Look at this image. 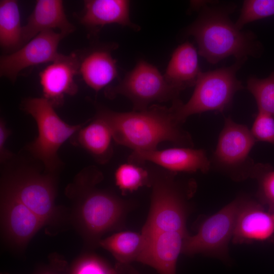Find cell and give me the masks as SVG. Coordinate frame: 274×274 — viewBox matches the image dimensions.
I'll return each mask as SVG.
<instances>
[{
	"instance_id": "cell-1",
	"label": "cell",
	"mask_w": 274,
	"mask_h": 274,
	"mask_svg": "<svg viewBox=\"0 0 274 274\" xmlns=\"http://www.w3.org/2000/svg\"><path fill=\"white\" fill-rule=\"evenodd\" d=\"M103 179L99 168L89 165L80 170L65 189L71 202L69 221L90 249L99 247L104 235L122 228L132 206L112 190L98 188Z\"/></svg>"
},
{
	"instance_id": "cell-2",
	"label": "cell",
	"mask_w": 274,
	"mask_h": 274,
	"mask_svg": "<svg viewBox=\"0 0 274 274\" xmlns=\"http://www.w3.org/2000/svg\"><path fill=\"white\" fill-rule=\"evenodd\" d=\"M96 115L107 122L116 143L132 151L156 150L164 142L179 147L193 146L190 134L181 127L172 106L153 104L144 110L127 112L99 107Z\"/></svg>"
},
{
	"instance_id": "cell-3",
	"label": "cell",
	"mask_w": 274,
	"mask_h": 274,
	"mask_svg": "<svg viewBox=\"0 0 274 274\" xmlns=\"http://www.w3.org/2000/svg\"><path fill=\"white\" fill-rule=\"evenodd\" d=\"M1 165L0 186L12 193L45 225L56 226L69 221V213L55 202L58 175L46 172L31 155L26 158L14 154Z\"/></svg>"
},
{
	"instance_id": "cell-4",
	"label": "cell",
	"mask_w": 274,
	"mask_h": 274,
	"mask_svg": "<svg viewBox=\"0 0 274 274\" xmlns=\"http://www.w3.org/2000/svg\"><path fill=\"white\" fill-rule=\"evenodd\" d=\"M196 20L187 28L198 46V54L216 64L226 57L237 59L256 56L259 47L252 32L238 29L230 19L227 10L201 5Z\"/></svg>"
},
{
	"instance_id": "cell-5",
	"label": "cell",
	"mask_w": 274,
	"mask_h": 274,
	"mask_svg": "<svg viewBox=\"0 0 274 274\" xmlns=\"http://www.w3.org/2000/svg\"><path fill=\"white\" fill-rule=\"evenodd\" d=\"M147 168L151 193L148 218L141 231L145 239L164 231L188 233V200L193 183H183L177 178V173L154 164Z\"/></svg>"
},
{
	"instance_id": "cell-6",
	"label": "cell",
	"mask_w": 274,
	"mask_h": 274,
	"mask_svg": "<svg viewBox=\"0 0 274 274\" xmlns=\"http://www.w3.org/2000/svg\"><path fill=\"white\" fill-rule=\"evenodd\" d=\"M23 107L33 118L38 127L37 137L24 149L42 164L46 172L58 175L63 166L58 155L59 149L87 121L75 125L67 123L44 97L28 98L24 101Z\"/></svg>"
},
{
	"instance_id": "cell-7",
	"label": "cell",
	"mask_w": 274,
	"mask_h": 274,
	"mask_svg": "<svg viewBox=\"0 0 274 274\" xmlns=\"http://www.w3.org/2000/svg\"><path fill=\"white\" fill-rule=\"evenodd\" d=\"M247 58L237 59L228 67L201 72L193 93L186 103L179 99L172 102L176 119L183 124L193 114L210 111H223L231 104L236 92L243 88L236 74Z\"/></svg>"
},
{
	"instance_id": "cell-8",
	"label": "cell",
	"mask_w": 274,
	"mask_h": 274,
	"mask_svg": "<svg viewBox=\"0 0 274 274\" xmlns=\"http://www.w3.org/2000/svg\"><path fill=\"white\" fill-rule=\"evenodd\" d=\"M181 92L155 66L140 60L117 85L105 90V95L110 98L123 95L131 101L133 110L140 111L156 102L177 100Z\"/></svg>"
},
{
	"instance_id": "cell-9",
	"label": "cell",
	"mask_w": 274,
	"mask_h": 274,
	"mask_svg": "<svg viewBox=\"0 0 274 274\" xmlns=\"http://www.w3.org/2000/svg\"><path fill=\"white\" fill-rule=\"evenodd\" d=\"M244 198H237L207 218L197 233L185 239L182 253L186 255L202 254L227 259L228 245L235 227Z\"/></svg>"
},
{
	"instance_id": "cell-10",
	"label": "cell",
	"mask_w": 274,
	"mask_h": 274,
	"mask_svg": "<svg viewBox=\"0 0 274 274\" xmlns=\"http://www.w3.org/2000/svg\"><path fill=\"white\" fill-rule=\"evenodd\" d=\"M0 223L3 241L16 252L24 251L35 235L45 225L37 214L1 186Z\"/></svg>"
},
{
	"instance_id": "cell-11",
	"label": "cell",
	"mask_w": 274,
	"mask_h": 274,
	"mask_svg": "<svg viewBox=\"0 0 274 274\" xmlns=\"http://www.w3.org/2000/svg\"><path fill=\"white\" fill-rule=\"evenodd\" d=\"M66 35L54 30L40 33L18 50L1 56L0 73L15 82L19 73L30 66L50 63L61 54L58 52L61 40Z\"/></svg>"
},
{
	"instance_id": "cell-12",
	"label": "cell",
	"mask_w": 274,
	"mask_h": 274,
	"mask_svg": "<svg viewBox=\"0 0 274 274\" xmlns=\"http://www.w3.org/2000/svg\"><path fill=\"white\" fill-rule=\"evenodd\" d=\"M251 130L246 125L226 118L214 154V161L226 170L233 172L253 165L249 154L256 143Z\"/></svg>"
},
{
	"instance_id": "cell-13",
	"label": "cell",
	"mask_w": 274,
	"mask_h": 274,
	"mask_svg": "<svg viewBox=\"0 0 274 274\" xmlns=\"http://www.w3.org/2000/svg\"><path fill=\"white\" fill-rule=\"evenodd\" d=\"M128 162L141 165L151 162L163 169L178 172H207L210 162L203 150L179 147L164 150L132 151Z\"/></svg>"
},
{
	"instance_id": "cell-14",
	"label": "cell",
	"mask_w": 274,
	"mask_h": 274,
	"mask_svg": "<svg viewBox=\"0 0 274 274\" xmlns=\"http://www.w3.org/2000/svg\"><path fill=\"white\" fill-rule=\"evenodd\" d=\"M79 59L75 53L61 55L48 63L39 74L45 98L54 107L62 104L65 95L78 92L75 77L79 74Z\"/></svg>"
},
{
	"instance_id": "cell-15",
	"label": "cell",
	"mask_w": 274,
	"mask_h": 274,
	"mask_svg": "<svg viewBox=\"0 0 274 274\" xmlns=\"http://www.w3.org/2000/svg\"><path fill=\"white\" fill-rule=\"evenodd\" d=\"M188 233L164 231L145 239L144 249L137 262L155 269L159 274H176L179 255Z\"/></svg>"
},
{
	"instance_id": "cell-16",
	"label": "cell",
	"mask_w": 274,
	"mask_h": 274,
	"mask_svg": "<svg viewBox=\"0 0 274 274\" xmlns=\"http://www.w3.org/2000/svg\"><path fill=\"white\" fill-rule=\"evenodd\" d=\"M58 29L66 35L75 29L60 0H38L23 26V45L41 32Z\"/></svg>"
},
{
	"instance_id": "cell-17",
	"label": "cell",
	"mask_w": 274,
	"mask_h": 274,
	"mask_svg": "<svg viewBox=\"0 0 274 274\" xmlns=\"http://www.w3.org/2000/svg\"><path fill=\"white\" fill-rule=\"evenodd\" d=\"M274 233L272 215L258 203L244 199L236 218L232 236L235 243L264 241Z\"/></svg>"
},
{
	"instance_id": "cell-18",
	"label": "cell",
	"mask_w": 274,
	"mask_h": 274,
	"mask_svg": "<svg viewBox=\"0 0 274 274\" xmlns=\"http://www.w3.org/2000/svg\"><path fill=\"white\" fill-rule=\"evenodd\" d=\"M84 4L80 21L90 29H99L113 24L127 26L134 30L139 28L130 20L129 1L87 0L84 2Z\"/></svg>"
},
{
	"instance_id": "cell-19",
	"label": "cell",
	"mask_w": 274,
	"mask_h": 274,
	"mask_svg": "<svg viewBox=\"0 0 274 274\" xmlns=\"http://www.w3.org/2000/svg\"><path fill=\"white\" fill-rule=\"evenodd\" d=\"M85 124L72 137V144L86 150L97 163H107L113 154V138L110 127L97 115Z\"/></svg>"
},
{
	"instance_id": "cell-20",
	"label": "cell",
	"mask_w": 274,
	"mask_h": 274,
	"mask_svg": "<svg viewBox=\"0 0 274 274\" xmlns=\"http://www.w3.org/2000/svg\"><path fill=\"white\" fill-rule=\"evenodd\" d=\"M198 54L196 48L188 42L179 45L172 54L164 77L180 91L194 86L201 72Z\"/></svg>"
},
{
	"instance_id": "cell-21",
	"label": "cell",
	"mask_w": 274,
	"mask_h": 274,
	"mask_svg": "<svg viewBox=\"0 0 274 274\" xmlns=\"http://www.w3.org/2000/svg\"><path fill=\"white\" fill-rule=\"evenodd\" d=\"M79 73L87 86L98 92L117 77L116 60L107 49H93L79 60Z\"/></svg>"
},
{
	"instance_id": "cell-22",
	"label": "cell",
	"mask_w": 274,
	"mask_h": 274,
	"mask_svg": "<svg viewBox=\"0 0 274 274\" xmlns=\"http://www.w3.org/2000/svg\"><path fill=\"white\" fill-rule=\"evenodd\" d=\"M145 243L141 232L120 231L102 238L99 247L109 251L117 261V265L124 266L137 261Z\"/></svg>"
},
{
	"instance_id": "cell-23",
	"label": "cell",
	"mask_w": 274,
	"mask_h": 274,
	"mask_svg": "<svg viewBox=\"0 0 274 274\" xmlns=\"http://www.w3.org/2000/svg\"><path fill=\"white\" fill-rule=\"evenodd\" d=\"M0 45L3 49L11 52L23 45V26L16 1L0 2Z\"/></svg>"
},
{
	"instance_id": "cell-24",
	"label": "cell",
	"mask_w": 274,
	"mask_h": 274,
	"mask_svg": "<svg viewBox=\"0 0 274 274\" xmlns=\"http://www.w3.org/2000/svg\"><path fill=\"white\" fill-rule=\"evenodd\" d=\"M114 179L116 185L123 195L144 186H150L148 169L129 162L119 165L115 172Z\"/></svg>"
},
{
	"instance_id": "cell-25",
	"label": "cell",
	"mask_w": 274,
	"mask_h": 274,
	"mask_svg": "<svg viewBox=\"0 0 274 274\" xmlns=\"http://www.w3.org/2000/svg\"><path fill=\"white\" fill-rule=\"evenodd\" d=\"M122 269L112 266L98 255L85 253L78 257L68 266L67 274H122Z\"/></svg>"
},
{
	"instance_id": "cell-26",
	"label": "cell",
	"mask_w": 274,
	"mask_h": 274,
	"mask_svg": "<svg viewBox=\"0 0 274 274\" xmlns=\"http://www.w3.org/2000/svg\"><path fill=\"white\" fill-rule=\"evenodd\" d=\"M247 89L254 97L259 111L274 117V71L267 78H250Z\"/></svg>"
},
{
	"instance_id": "cell-27",
	"label": "cell",
	"mask_w": 274,
	"mask_h": 274,
	"mask_svg": "<svg viewBox=\"0 0 274 274\" xmlns=\"http://www.w3.org/2000/svg\"><path fill=\"white\" fill-rule=\"evenodd\" d=\"M273 15L274 0H246L235 25L241 30L247 23Z\"/></svg>"
},
{
	"instance_id": "cell-28",
	"label": "cell",
	"mask_w": 274,
	"mask_h": 274,
	"mask_svg": "<svg viewBox=\"0 0 274 274\" xmlns=\"http://www.w3.org/2000/svg\"><path fill=\"white\" fill-rule=\"evenodd\" d=\"M251 177L258 179L259 196L270 211H274V171L267 166L256 165L252 169Z\"/></svg>"
},
{
	"instance_id": "cell-29",
	"label": "cell",
	"mask_w": 274,
	"mask_h": 274,
	"mask_svg": "<svg viewBox=\"0 0 274 274\" xmlns=\"http://www.w3.org/2000/svg\"><path fill=\"white\" fill-rule=\"evenodd\" d=\"M251 131L256 141L274 145V117L258 111Z\"/></svg>"
},
{
	"instance_id": "cell-30",
	"label": "cell",
	"mask_w": 274,
	"mask_h": 274,
	"mask_svg": "<svg viewBox=\"0 0 274 274\" xmlns=\"http://www.w3.org/2000/svg\"><path fill=\"white\" fill-rule=\"evenodd\" d=\"M50 257L49 263L39 267L34 274H67L68 266L63 257L55 253Z\"/></svg>"
},
{
	"instance_id": "cell-31",
	"label": "cell",
	"mask_w": 274,
	"mask_h": 274,
	"mask_svg": "<svg viewBox=\"0 0 274 274\" xmlns=\"http://www.w3.org/2000/svg\"><path fill=\"white\" fill-rule=\"evenodd\" d=\"M11 134V131L6 126L3 119L0 120V161L3 163L12 157L14 154L10 152L6 148L7 139Z\"/></svg>"
},
{
	"instance_id": "cell-32",
	"label": "cell",
	"mask_w": 274,
	"mask_h": 274,
	"mask_svg": "<svg viewBox=\"0 0 274 274\" xmlns=\"http://www.w3.org/2000/svg\"><path fill=\"white\" fill-rule=\"evenodd\" d=\"M123 271L126 272L127 274H140L135 268L132 266L127 265L122 266Z\"/></svg>"
},
{
	"instance_id": "cell-33",
	"label": "cell",
	"mask_w": 274,
	"mask_h": 274,
	"mask_svg": "<svg viewBox=\"0 0 274 274\" xmlns=\"http://www.w3.org/2000/svg\"><path fill=\"white\" fill-rule=\"evenodd\" d=\"M272 218H273V221H274V213L273 215H272Z\"/></svg>"
}]
</instances>
